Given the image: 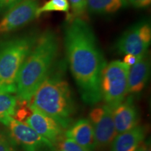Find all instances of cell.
<instances>
[{"mask_svg": "<svg viewBox=\"0 0 151 151\" xmlns=\"http://www.w3.org/2000/svg\"><path fill=\"white\" fill-rule=\"evenodd\" d=\"M58 48V38L53 32L47 30L38 37L17 76L16 92L19 102L29 103L36 90L51 71Z\"/></svg>", "mask_w": 151, "mask_h": 151, "instance_id": "2", "label": "cell"}, {"mask_svg": "<svg viewBox=\"0 0 151 151\" xmlns=\"http://www.w3.org/2000/svg\"><path fill=\"white\" fill-rule=\"evenodd\" d=\"M23 0H0V13H4Z\"/></svg>", "mask_w": 151, "mask_h": 151, "instance_id": "20", "label": "cell"}, {"mask_svg": "<svg viewBox=\"0 0 151 151\" xmlns=\"http://www.w3.org/2000/svg\"><path fill=\"white\" fill-rule=\"evenodd\" d=\"M129 66L120 60L106 64L101 75V99L113 109L125 99L128 88Z\"/></svg>", "mask_w": 151, "mask_h": 151, "instance_id": "5", "label": "cell"}, {"mask_svg": "<svg viewBox=\"0 0 151 151\" xmlns=\"http://www.w3.org/2000/svg\"><path fill=\"white\" fill-rule=\"evenodd\" d=\"M113 119L117 134L137 127L139 116L137 109L131 100H124L113 109Z\"/></svg>", "mask_w": 151, "mask_h": 151, "instance_id": "11", "label": "cell"}, {"mask_svg": "<svg viewBox=\"0 0 151 151\" xmlns=\"http://www.w3.org/2000/svg\"><path fill=\"white\" fill-rule=\"evenodd\" d=\"M151 42V27L148 21L136 23L126 30L117 41V50L124 55L142 57L148 53Z\"/></svg>", "mask_w": 151, "mask_h": 151, "instance_id": "6", "label": "cell"}, {"mask_svg": "<svg viewBox=\"0 0 151 151\" xmlns=\"http://www.w3.org/2000/svg\"><path fill=\"white\" fill-rule=\"evenodd\" d=\"M141 58V57H137L133 55L127 54L125 55V56H124L123 62L125 63L126 65L129 66V67H132V66H133L134 64L137 63Z\"/></svg>", "mask_w": 151, "mask_h": 151, "instance_id": "23", "label": "cell"}, {"mask_svg": "<svg viewBox=\"0 0 151 151\" xmlns=\"http://www.w3.org/2000/svg\"><path fill=\"white\" fill-rule=\"evenodd\" d=\"M60 151H88L71 139L62 137L59 141Z\"/></svg>", "mask_w": 151, "mask_h": 151, "instance_id": "18", "label": "cell"}, {"mask_svg": "<svg viewBox=\"0 0 151 151\" xmlns=\"http://www.w3.org/2000/svg\"><path fill=\"white\" fill-rule=\"evenodd\" d=\"M71 4V8L72 9V15L68 18L69 20L75 18H80L82 16L86 11V0H69Z\"/></svg>", "mask_w": 151, "mask_h": 151, "instance_id": "19", "label": "cell"}, {"mask_svg": "<svg viewBox=\"0 0 151 151\" xmlns=\"http://www.w3.org/2000/svg\"><path fill=\"white\" fill-rule=\"evenodd\" d=\"M65 137L76 141L87 150L96 148L93 127L89 119H81L65 132Z\"/></svg>", "mask_w": 151, "mask_h": 151, "instance_id": "13", "label": "cell"}, {"mask_svg": "<svg viewBox=\"0 0 151 151\" xmlns=\"http://www.w3.org/2000/svg\"><path fill=\"white\" fill-rule=\"evenodd\" d=\"M31 109L32 113L24 122L53 146L59 142L63 137V128L50 117L37 109Z\"/></svg>", "mask_w": 151, "mask_h": 151, "instance_id": "10", "label": "cell"}, {"mask_svg": "<svg viewBox=\"0 0 151 151\" xmlns=\"http://www.w3.org/2000/svg\"><path fill=\"white\" fill-rule=\"evenodd\" d=\"M150 73V61L148 53L141 57L129 67L127 93L137 94L142 91L148 82Z\"/></svg>", "mask_w": 151, "mask_h": 151, "instance_id": "12", "label": "cell"}, {"mask_svg": "<svg viewBox=\"0 0 151 151\" xmlns=\"http://www.w3.org/2000/svg\"><path fill=\"white\" fill-rule=\"evenodd\" d=\"M28 105L50 117L63 129L69 127L76 111L69 84L59 72L49 73L34 93Z\"/></svg>", "mask_w": 151, "mask_h": 151, "instance_id": "3", "label": "cell"}, {"mask_svg": "<svg viewBox=\"0 0 151 151\" xmlns=\"http://www.w3.org/2000/svg\"><path fill=\"white\" fill-rule=\"evenodd\" d=\"M89 117L94 130L96 148L104 149L111 146L117 135L113 109L106 104L94 107L90 111Z\"/></svg>", "mask_w": 151, "mask_h": 151, "instance_id": "7", "label": "cell"}, {"mask_svg": "<svg viewBox=\"0 0 151 151\" xmlns=\"http://www.w3.org/2000/svg\"><path fill=\"white\" fill-rule=\"evenodd\" d=\"M39 0H23L6 11L0 20V34L11 32L22 27L37 18Z\"/></svg>", "mask_w": 151, "mask_h": 151, "instance_id": "9", "label": "cell"}, {"mask_svg": "<svg viewBox=\"0 0 151 151\" xmlns=\"http://www.w3.org/2000/svg\"><path fill=\"white\" fill-rule=\"evenodd\" d=\"M69 21L64 41L70 70L83 100L95 104L101 99V75L106 63L89 24L81 18Z\"/></svg>", "mask_w": 151, "mask_h": 151, "instance_id": "1", "label": "cell"}, {"mask_svg": "<svg viewBox=\"0 0 151 151\" xmlns=\"http://www.w3.org/2000/svg\"><path fill=\"white\" fill-rule=\"evenodd\" d=\"M12 140L25 151H42L52 149L53 145L39 135L26 122L11 118L7 123Z\"/></svg>", "mask_w": 151, "mask_h": 151, "instance_id": "8", "label": "cell"}, {"mask_svg": "<svg viewBox=\"0 0 151 151\" xmlns=\"http://www.w3.org/2000/svg\"><path fill=\"white\" fill-rule=\"evenodd\" d=\"M18 104L17 97L10 93L0 92V122L6 125L14 116Z\"/></svg>", "mask_w": 151, "mask_h": 151, "instance_id": "16", "label": "cell"}, {"mask_svg": "<svg viewBox=\"0 0 151 151\" xmlns=\"http://www.w3.org/2000/svg\"><path fill=\"white\" fill-rule=\"evenodd\" d=\"M69 8L70 6L68 0H49L42 6L38 9L37 18L44 13L51 12V11H61V12L67 13Z\"/></svg>", "mask_w": 151, "mask_h": 151, "instance_id": "17", "label": "cell"}, {"mask_svg": "<svg viewBox=\"0 0 151 151\" xmlns=\"http://www.w3.org/2000/svg\"><path fill=\"white\" fill-rule=\"evenodd\" d=\"M145 135L144 128L141 126L117 134L111 143V151H136L143 143Z\"/></svg>", "mask_w": 151, "mask_h": 151, "instance_id": "14", "label": "cell"}, {"mask_svg": "<svg viewBox=\"0 0 151 151\" xmlns=\"http://www.w3.org/2000/svg\"><path fill=\"white\" fill-rule=\"evenodd\" d=\"M136 151H150V144H148V143H143V144L141 143Z\"/></svg>", "mask_w": 151, "mask_h": 151, "instance_id": "24", "label": "cell"}, {"mask_svg": "<svg viewBox=\"0 0 151 151\" xmlns=\"http://www.w3.org/2000/svg\"><path fill=\"white\" fill-rule=\"evenodd\" d=\"M126 5H131L138 9H143L150 5L151 0H124Z\"/></svg>", "mask_w": 151, "mask_h": 151, "instance_id": "21", "label": "cell"}, {"mask_svg": "<svg viewBox=\"0 0 151 151\" xmlns=\"http://www.w3.org/2000/svg\"><path fill=\"white\" fill-rule=\"evenodd\" d=\"M10 142L8 138L3 133H0V151H11Z\"/></svg>", "mask_w": 151, "mask_h": 151, "instance_id": "22", "label": "cell"}, {"mask_svg": "<svg viewBox=\"0 0 151 151\" xmlns=\"http://www.w3.org/2000/svg\"><path fill=\"white\" fill-rule=\"evenodd\" d=\"M38 37L36 34L24 35L0 45V92H16L18 72Z\"/></svg>", "mask_w": 151, "mask_h": 151, "instance_id": "4", "label": "cell"}, {"mask_svg": "<svg viewBox=\"0 0 151 151\" xmlns=\"http://www.w3.org/2000/svg\"><path fill=\"white\" fill-rule=\"evenodd\" d=\"M126 5L124 0H86V9L95 14H114Z\"/></svg>", "mask_w": 151, "mask_h": 151, "instance_id": "15", "label": "cell"}, {"mask_svg": "<svg viewBox=\"0 0 151 151\" xmlns=\"http://www.w3.org/2000/svg\"><path fill=\"white\" fill-rule=\"evenodd\" d=\"M11 151H14V150H11Z\"/></svg>", "mask_w": 151, "mask_h": 151, "instance_id": "25", "label": "cell"}]
</instances>
